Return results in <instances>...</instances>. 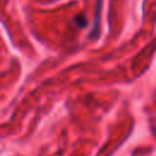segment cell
<instances>
[{
  "label": "cell",
  "mask_w": 156,
  "mask_h": 156,
  "mask_svg": "<svg viewBox=\"0 0 156 156\" xmlns=\"http://www.w3.org/2000/svg\"><path fill=\"white\" fill-rule=\"evenodd\" d=\"M76 22H77V24H79L80 27H84L85 26V18L83 17V16H78V17H76Z\"/></svg>",
  "instance_id": "2"
},
{
  "label": "cell",
  "mask_w": 156,
  "mask_h": 156,
  "mask_svg": "<svg viewBox=\"0 0 156 156\" xmlns=\"http://www.w3.org/2000/svg\"><path fill=\"white\" fill-rule=\"evenodd\" d=\"M100 10H101V0H98V6H96V13H95V22H94V28L90 32V35L94 37L96 28H98V23H99V18H100Z\"/></svg>",
  "instance_id": "1"
}]
</instances>
